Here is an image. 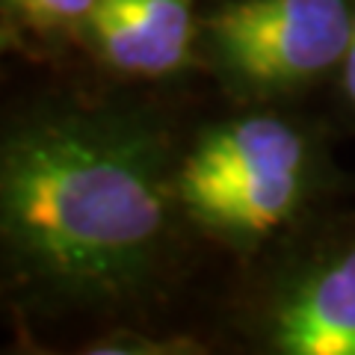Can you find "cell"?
Instances as JSON below:
<instances>
[{
    "mask_svg": "<svg viewBox=\"0 0 355 355\" xmlns=\"http://www.w3.org/2000/svg\"><path fill=\"white\" fill-rule=\"evenodd\" d=\"M166 202L163 146L133 121L44 119L0 146V243L62 293L137 291L157 261Z\"/></svg>",
    "mask_w": 355,
    "mask_h": 355,
    "instance_id": "obj_1",
    "label": "cell"
},
{
    "mask_svg": "<svg viewBox=\"0 0 355 355\" xmlns=\"http://www.w3.org/2000/svg\"><path fill=\"white\" fill-rule=\"evenodd\" d=\"M0 3L36 27H83L98 0H0Z\"/></svg>",
    "mask_w": 355,
    "mask_h": 355,
    "instance_id": "obj_6",
    "label": "cell"
},
{
    "mask_svg": "<svg viewBox=\"0 0 355 355\" xmlns=\"http://www.w3.org/2000/svg\"><path fill=\"white\" fill-rule=\"evenodd\" d=\"M83 30L113 69L169 74L190 60L193 0H98Z\"/></svg>",
    "mask_w": 355,
    "mask_h": 355,
    "instance_id": "obj_5",
    "label": "cell"
},
{
    "mask_svg": "<svg viewBox=\"0 0 355 355\" xmlns=\"http://www.w3.org/2000/svg\"><path fill=\"white\" fill-rule=\"evenodd\" d=\"M355 0H234L207 21L210 51L231 80L272 95L343 62Z\"/></svg>",
    "mask_w": 355,
    "mask_h": 355,
    "instance_id": "obj_2",
    "label": "cell"
},
{
    "mask_svg": "<svg viewBox=\"0 0 355 355\" xmlns=\"http://www.w3.org/2000/svg\"><path fill=\"white\" fill-rule=\"evenodd\" d=\"M166 340L142 338V335H113L98 340V347H89V352H104V355H160V352H178L181 347H163Z\"/></svg>",
    "mask_w": 355,
    "mask_h": 355,
    "instance_id": "obj_7",
    "label": "cell"
},
{
    "mask_svg": "<svg viewBox=\"0 0 355 355\" xmlns=\"http://www.w3.org/2000/svg\"><path fill=\"white\" fill-rule=\"evenodd\" d=\"M308 169V142L272 116H243L207 130L178 172L175 190L187 214L254 178Z\"/></svg>",
    "mask_w": 355,
    "mask_h": 355,
    "instance_id": "obj_3",
    "label": "cell"
},
{
    "mask_svg": "<svg viewBox=\"0 0 355 355\" xmlns=\"http://www.w3.org/2000/svg\"><path fill=\"white\" fill-rule=\"evenodd\" d=\"M3 44H6V33L0 30V51H3Z\"/></svg>",
    "mask_w": 355,
    "mask_h": 355,
    "instance_id": "obj_9",
    "label": "cell"
},
{
    "mask_svg": "<svg viewBox=\"0 0 355 355\" xmlns=\"http://www.w3.org/2000/svg\"><path fill=\"white\" fill-rule=\"evenodd\" d=\"M284 355H355V240L293 279L270 311Z\"/></svg>",
    "mask_w": 355,
    "mask_h": 355,
    "instance_id": "obj_4",
    "label": "cell"
},
{
    "mask_svg": "<svg viewBox=\"0 0 355 355\" xmlns=\"http://www.w3.org/2000/svg\"><path fill=\"white\" fill-rule=\"evenodd\" d=\"M340 69H343V89H347V98L355 107V44H349V51H347V57H343Z\"/></svg>",
    "mask_w": 355,
    "mask_h": 355,
    "instance_id": "obj_8",
    "label": "cell"
}]
</instances>
